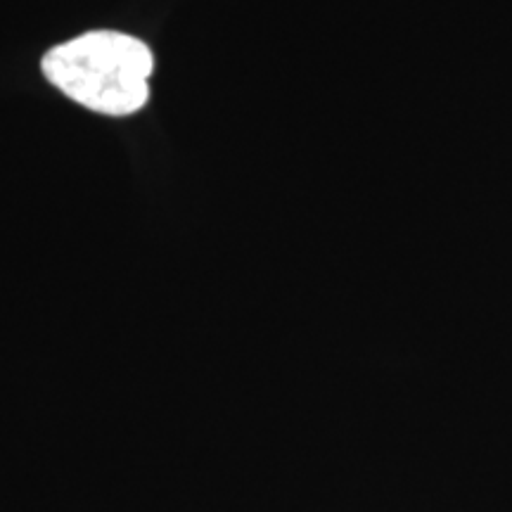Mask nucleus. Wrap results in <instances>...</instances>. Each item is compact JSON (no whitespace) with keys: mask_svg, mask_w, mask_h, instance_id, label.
<instances>
[{"mask_svg":"<svg viewBox=\"0 0 512 512\" xmlns=\"http://www.w3.org/2000/svg\"><path fill=\"white\" fill-rule=\"evenodd\" d=\"M152 53L138 38L119 31H88L50 48L41 67L55 88L88 110L126 117L145 107Z\"/></svg>","mask_w":512,"mask_h":512,"instance_id":"obj_1","label":"nucleus"}]
</instances>
